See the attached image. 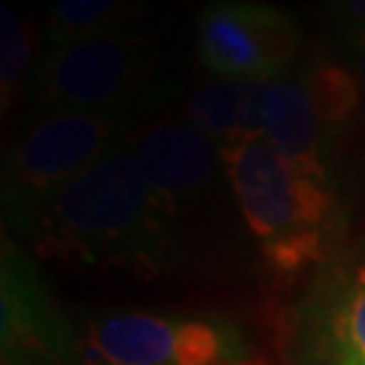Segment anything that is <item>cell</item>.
Here are the masks:
<instances>
[{
  "label": "cell",
  "mask_w": 365,
  "mask_h": 365,
  "mask_svg": "<svg viewBox=\"0 0 365 365\" xmlns=\"http://www.w3.org/2000/svg\"><path fill=\"white\" fill-rule=\"evenodd\" d=\"M173 217L128 146L63 184L27 217L46 255L84 265L157 268L168 255Z\"/></svg>",
  "instance_id": "1"
},
{
  "label": "cell",
  "mask_w": 365,
  "mask_h": 365,
  "mask_svg": "<svg viewBox=\"0 0 365 365\" xmlns=\"http://www.w3.org/2000/svg\"><path fill=\"white\" fill-rule=\"evenodd\" d=\"M241 217L274 265L292 271L319 257L333 197L327 182L287 165L265 138L222 149Z\"/></svg>",
  "instance_id": "2"
},
{
  "label": "cell",
  "mask_w": 365,
  "mask_h": 365,
  "mask_svg": "<svg viewBox=\"0 0 365 365\" xmlns=\"http://www.w3.org/2000/svg\"><path fill=\"white\" fill-rule=\"evenodd\" d=\"M135 103L111 108L43 111L6 157L3 197L14 217L27 220L63 184L114 152L133 128Z\"/></svg>",
  "instance_id": "3"
},
{
  "label": "cell",
  "mask_w": 365,
  "mask_h": 365,
  "mask_svg": "<svg viewBox=\"0 0 365 365\" xmlns=\"http://www.w3.org/2000/svg\"><path fill=\"white\" fill-rule=\"evenodd\" d=\"M163 49L144 33H106L49 46L30 78V95L43 111L111 108L135 103L155 76Z\"/></svg>",
  "instance_id": "4"
},
{
  "label": "cell",
  "mask_w": 365,
  "mask_h": 365,
  "mask_svg": "<svg viewBox=\"0 0 365 365\" xmlns=\"http://www.w3.org/2000/svg\"><path fill=\"white\" fill-rule=\"evenodd\" d=\"M197 57L217 78L274 81L300 49L295 22L260 0H214L197 16Z\"/></svg>",
  "instance_id": "5"
},
{
  "label": "cell",
  "mask_w": 365,
  "mask_h": 365,
  "mask_svg": "<svg viewBox=\"0 0 365 365\" xmlns=\"http://www.w3.org/2000/svg\"><path fill=\"white\" fill-rule=\"evenodd\" d=\"M84 346L101 365H233L244 357L235 327L160 314H111L87 327Z\"/></svg>",
  "instance_id": "6"
},
{
  "label": "cell",
  "mask_w": 365,
  "mask_h": 365,
  "mask_svg": "<svg viewBox=\"0 0 365 365\" xmlns=\"http://www.w3.org/2000/svg\"><path fill=\"white\" fill-rule=\"evenodd\" d=\"M146 182L173 214L184 197L206 190L222 163V149L190 122H157L128 141Z\"/></svg>",
  "instance_id": "7"
},
{
  "label": "cell",
  "mask_w": 365,
  "mask_h": 365,
  "mask_svg": "<svg viewBox=\"0 0 365 365\" xmlns=\"http://www.w3.org/2000/svg\"><path fill=\"white\" fill-rule=\"evenodd\" d=\"M327 130L314 101L312 84L303 76H282L271 81L265 141L287 165L317 182H325L322 146Z\"/></svg>",
  "instance_id": "8"
},
{
  "label": "cell",
  "mask_w": 365,
  "mask_h": 365,
  "mask_svg": "<svg viewBox=\"0 0 365 365\" xmlns=\"http://www.w3.org/2000/svg\"><path fill=\"white\" fill-rule=\"evenodd\" d=\"M144 0H52L43 19V41L63 46L92 36L122 33V25L144 14Z\"/></svg>",
  "instance_id": "9"
},
{
  "label": "cell",
  "mask_w": 365,
  "mask_h": 365,
  "mask_svg": "<svg viewBox=\"0 0 365 365\" xmlns=\"http://www.w3.org/2000/svg\"><path fill=\"white\" fill-rule=\"evenodd\" d=\"M249 81L235 78H214L206 81L200 90L187 101L184 122H190L195 130L209 135L214 144L225 149L235 141L241 106L247 98Z\"/></svg>",
  "instance_id": "10"
},
{
  "label": "cell",
  "mask_w": 365,
  "mask_h": 365,
  "mask_svg": "<svg viewBox=\"0 0 365 365\" xmlns=\"http://www.w3.org/2000/svg\"><path fill=\"white\" fill-rule=\"evenodd\" d=\"M38 66L36 36L11 6L0 9V98L3 111H9L30 84Z\"/></svg>",
  "instance_id": "11"
},
{
  "label": "cell",
  "mask_w": 365,
  "mask_h": 365,
  "mask_svg": "<svg viewBox=\"0 0 365 365\" xmlns=\"http://www.w3.org/2000/svg\"><path fill=\"white\" fill-rule=\"evenodd\" d=\"M306 78L312 84L322 125H325L327 135H330L339 125H344L354 114V108L360 103V81L344 66L325 63V60L312 66Z\"/></svg>",
  "instance_id": "12"
},
{
  "label": "cell",
  "mask_w": 365,
  "mask_h": 365,
  "mask_svg": "<svg viewBox=\"0 0 365 365\" xmlns=\"http://www.w3.org/2000/svg\"><path fill=\"white\" fill-rule=\"evenodd\" d=\"M336 365H365V274L357 276L333 317Z\"/></svg>",
  "instance_id": "13"
},
{
  "label": "cell",
  "mask_w": 365,
  "mask_h": 365,
  "mask_svg": "<svg viewBox=\"0 0 365 365\" xmlns=\"http://www.w3.org/2000/svg\"><path fill=\"white\" fill-rule=\"evenodd\" d=\"M327 16L336 19L339 25H346L349 33L365 30V0H330Z\"/></svg>",
  "instance_id": "14"
},
{
  "label": "cell",
  "mask_w": 365,
  "mask_h": 365,
  "mask_svg": "<svg viewBox=\"0 0 365 365\" xmlns=\"http://www.w3.org/2000/svg\"><path fill=\"white\" fill-rule=\"evenodd\" d=\"M349 54H352L354 76L360 81V87H365V30H357L349 36Z\"/></svg>",
  "instance_id": "15"
}]
</instances>
